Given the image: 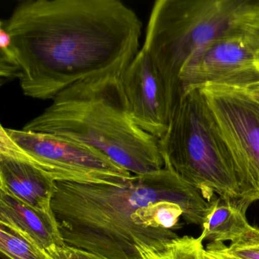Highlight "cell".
Segmentation results:
<instances>
[{
	"instance_id": "6da1fadb",
	"label": "cell",
	"mask_w": 259,
	"mask_h": 259,
	"mask_svg": "<svg viewBox=\"0 0 259 259\" xmlns=\"http://www.w3.org/2000/svg\"><path fill=\"white\" fill-rule=\"evenodd\" d=\"M4 21L23 94L54 99L75 83L119 74L139 53L142 22L119 0H28Z\"/></svg>"
},
{
	"instance_id": "7a4b0ae2",
	"label": "cell",
	"mask_w": 259,
	"mask_h": 259,
	"mask_svg": "<svg viewBox=\"0 0 259 259\" xmlns=\"http://www.w3.org/2000/svg\"><path fill=\"white\" fill-rule=\"evenodd\" d=\"M159 201L181 206L189 224H202L210 201L169 168L116 183L55 182L51 208L65 245L103 259H142L178 237L144 222L143 210Z\"/></svg>"
},
{
	"instance_id": "3957f363",
	"label": "cell",
	"mask_w": 259,
	"mask_h": 259,
	"mask_svg": "<svg viewBox=\"0 0 259 259\" xmlns=\"http://www.w3.org/2000/svg\"><path fill=\"white\" fill-rule=\"evenodd\" d=\"M120 76L106 74L75 83L22 130L85 144L133 175L160 170L164 161L159 140L133 120Z\"/></svg>"
},
{
	"instance_id": "277c9868",
	"label": "cell",
	"mask_w": 259,
	"mask_h": 259,
	"mask_svg": "<svg viewBox=\"0 0 259 259\" xmlns=\"http://www.w3.org/2000/svg\"><path fill=\"white\" fill-rule=\"evenodd\" d=\"M159 146L164 166L200 191L206 200L217 194L225 201L240 203L234 165L199 89L182 94Z\"/></svg>"
},
{
	"instance_id": "5b68a950",
	"label": "cell",
	"mask_w": 259,
	"mask_h": 259,
	"mask_svg": "<svg viewBox=\"0 0 259 259\" xmlns=\"http://www.w3.org/2000/svg\"><path fill=\"white\" fill-rule=\"evenodd\" d=\"M246 0H157L142 48L163 78L175 105L180 75L207 44L237 30Z\"/></svg>"
},
{
	"instance_id": "8992f818",
	"label": "cell",
	"mask_w": 259,
	"mask_h": 259,
	"mask_svg": "<svg viewBox=\"0 0 259 259\" xmlns=\"http://www.w3.org/2000/svg\"><path fill=\"white\" fill-rule=\"evenodd\" d=\"M0 140L54 182L116 183L133 176L96 148L63 136L1 125Z\"/></svg>"
},
{
	"instance_id": "52a82bcc",
	"label": "cell",
	"mask_w": 259,
	"mask_h": 259,
	"mask_svg": "<svg viewBox=\"0 0 259 259\" xmlns=\"http://www.w3.org/2000/svg\"><path fill=\"white\" fill-rule=\"evenodd\" d=\"M234 165L240 203L259 201V103L245 91L225 86L198 88Z\"/></svg>"
},
{
	"instance_id": "ba28073f",
	"label": "cell",
	"mask_w": 259,
	"mask_h": 259,
	"mask_svg": "<svg viewBox=\"0 0 259 259\" xmlns=\"http://www.w3.org/2000/svg\"><path fill=\"white\" fill-rule=\"evenodd\" d=\"M259 84V63L238 30L203 47L180 75L181 95L204 85L248 89Z\"/></svg>"
},
{
	"instance_id": "9c48e42d",
	"label": "cell",
	"mask_w": 259,
	"mask_h": 259,
	"mask_svg": "<svg viewBox=\"0 0 259 259\" xmlns=\"http://www.w3.org/2000/svg\"><path fill=\"white\" fill-rule=\"evenodd\" d=\"M136 125L160 140L169 126L174 103L160 72L144 48L120 76Z\"/></svg>"
},
{
	"instance_id": "30bf717a",
	"label": "cell",
	"mask_w": 259,
	"mask_h": 259,
	"mask_svg": "<svg viewBox=\"0 0 259 259\" xmlns=\"http://www.w3.org/2000/svg\"><path fill=\"white\" fill-rule=\"evenodd\" d=\"M55 182L0 140V192L55 220L52 208Z\"/></svg>"
},
{
	"instance_id": "8fae6325",
	"label": "cell",
	"mask_w": 259,
	"mask_h": 259,
	"mask_svg": "<svg viewBox=\"0 0 259 259\" xmlns=\"http://www.w3.org/2000/svg\"><path fill=\"white\" fill-rule=\"evenodd\" d=\"M0 225L48 254L57 252L66 246L55 220L40 214L2 192H0Z\"/></svg>"
},
{
	"instance_id": "7c38bea8",
	"label": "cell",
	"mask_w": 259,
	"mask_h": 259,
	"mask_svg": "<svg viewBox=\"0 0 259 259\" xmlns=\"http://www.w3.org/2000/svg\"><path fill=\"white\" fill-rule=\"evenodd\" d=\"M246 210L247 207L239 202L225 201L220 197L212 198L201 224V237L211 242H234L250 226Z\"/></svg>"
},
{
	"instance_id": "4fadbf2b",
	"label": "cell",
	"mask_w": 259,
	"mask_h": 259,
	"mask_svg": "<svg viewBox=\"0 0 259 259\" xmlns=\"http://www.w3.org/2000/svg\"><path fill=\"white\" fill-rule=\"evenodd\" d=\"M203 242L201 236H178L158 249L142 248L139 251L142 259H205Z\"/></svg>"
},
{
	"instance_id": "5bb4252c",
	"label": "cell",
	"mask_w": 259,
	"mask_h": 259,
	"mask_svg": "<svg viewBox=\"0 0 259 259\" xmlns=\"http://www.w3.org/2000/svg\"><path fill=\"white\" fill-rule=\"evenodd\" d=\"M183 213V208L178 204L159 201L144 208L143 221L151 228L174 231L180 227V219Z\"/></svg>"
},
{
	"instance_id": "9a60e30c",
	"label": "cell",
	"mask_w": 259,
	"mask_h": 259,
	"mask_svg": "<svg viewBox=\"0 0 259 259\" xmlns=\"http://www.w3.org/2000/svg\"><path fill=\"white\" fill-rule=\"evenodd\" d=\"M0 251L6 259H47L45 251L0 225Z\"/></svg>"
},
{
	"instance_id": "2e32d148",
	"label": "cell",
	"mask_w": 259,
	"mask_h": 259,
	"mask_svg": "<svg viewBox=\"0 0 259 259\" xmlns=\"http://www.w3.org/2000/svg\"><path fill=\"white\" fill-rule=\"evenodd\" d=\"M209 246L230 257L240 259H259V228L250 225L246 231L231 242H210Z\"/></svg>"
},
{
	"instance_id": "e0dca14e",
	"label": "cell",
	"mask_w": 259,
	"mask_h": 259,
	"mask_svg": "<svg viewBox=\"0 0 259 259\" xmlns=\"http://www.w3.org/2000/svg\"><path fill=\"white\" fill-rule=\"evenodd\" d=\"M237 30L255 54L259 63V0H246L238 19Z\"/></svg>"
},
{
	"instance_id": "ac0fdd59",
	"label": "cell",
	"mask_w": 259,
	"mask_h": 259,
	"mask_svg": "<svg viewBox=\"0 0 259 259\" xmlns=\"http://www.w3.org/2000/svg\"><path fill=\"white\" fill-rule=\"evenodd\" d=\"M0 75L4 79H19L20 67L13 40L4 21L0 22Z\"/></svg>"
},
{
	"instance_id": "d6986e66",
	"label": "cell",
	"mask_w": 259,
	"mask_h": 259,
	"mask_svg": "<svg viewBox=\"0 0 259 259\" xmlns=\"http://www.w3.org/2000/svg\"><path fill=\"white\" fill-rule=\"evenodd\" d=\"M49 254L55 256L59 259H103L92 253L68 246H65L60 251Z\"/></svg>"
},
{
	"instance_id": "ffe728a7",
	"label": "cell",
	"mask_w": 259,
	"mask_h": 259,
	"mask_svg": "<svg viewBox=\"0 0 259 259\" xmlns=\"http://www.w3.org/2000/svg\"><path fill=\"white\" fill-rule=\"evenodd\" d=\"M205 254L213 259H240L227 255V254H224V253L221 252V251L211 248V247L209 246V245H207V247H206Z\"/></svg>"
},
{
	"instance_id": "44dd1931",
	"label": "cell",
	"mask_w": 259,
	"mask_h": 259,
	"mask_svg": "<svg viewBox=\"0 0 259 259\" xmlns=\"http://www.w3.org/2000/svg\"><path fill=\"white\" fill-rule=\"evenodd\" d=\"M245 92L251 97V98L259 103V84L251 86L248 89H245Z\"/></svg>"
},
{
	"instance_id": "7402d4cb",
	"label": "cell",
	"mask_w": 259,
	"mask_h": 259,
	"mask_svg": "<svg viewBox=\"0 0 259 259\" xmlns=\"http://www.w3.org/2000/svg\"><path fill=\"white\" fill-rule=\"evenodd\" d=\"M45 255H46L47 259H59L58 257H55V256L48 254L46 251H45Z\"/></svg>"
},
{
	"instance_id": "603a6c76",
	"label": "cell",
	"mask_w": 259,
	"mask_h": 259,
	"mask_svg": "<svg viewBox=\"0 0 259 259\" xmlns=\"http://www.w3.org/2000/svg\"><path fill=\"white\" fill-rule=\"evenodd\" d=\"M205 259H213L212 257H209V256L206 255L205 254Z\"/></svg>"
}]
</instances>
